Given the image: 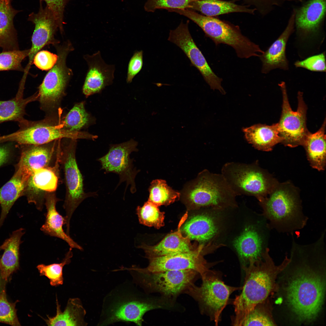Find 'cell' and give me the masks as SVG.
<instances>
[{
  "instance_id": "6da1fadb",
  "label": "cell",
  "mask_w": 326,
  "mask_h": 326,
  "mask_svg": "<svg viewBox=\"0 0 326 326\" xmlns=\"http://www.w3.org/2000/svg\"><path fill=\"white\" fill-rule=\"evenodd\" d=\"M259 203L271 230L292 235L306 225L308 218L296 190L289 183L277 182Z\"/></svg>"
},
{
  "instance_id": "7a4b0ae2",
  "label": "cell",
  "mask_w": 326,
  "mask_h": 326,
  "mask_svg": "<svg viewBox=\"0 0 326 326\" xmlns=\"http://www.w3.org/2000/svg\"><path fill=\"white\" fill-rule=\"evenodd\" d=\"M268 248L256 260L250 259L246 265H242L245 277L242 292L233 301L235 315L232 324L242 326L246 317L258 304L263 302L269 294L272 282L268 271L272 261Z\"/></svg>"
},
{
  "instance_id": "3957f363",
  "label": "cell",
  "mask_w": 326,
  "mask_h": 326,
  "mask_svg": "<svg viewBox=\"0 0 326 326\" xmlns=\"http://www.w3.org/2000/svg\"><path fill=\"white\" fill-rule=\"evenodd\" d=\"M181 195L189 209L207 207L222 211L238 206L237 196L221 174L212 173L206 169L187 184Z\"/></svg>"
},
{
  "instance_id": "277c9868",
  "label": "cell",
  "mask_w": 326,
  "mask_h": 326,
  "mask_svg": "<svg viewBox=\"0 0 326 326\" xmlns=\"http://www.w3.org/2000/svg\"><path fill=\"white\" fill-rule=\"evenodd\" d=\"M171 11L184 16L196 24L216 46L222 43L231 46L240 58L259 57V54L264 52L258 45L242 34L238 26L188 9H173Z\"/></svg>"
},
{
  "instance_id": "5b68a950",
  "label": "cell",
  "mask_w": 326,
  "mask_h": 326,
  "mask_svg": "<svg viewBox=\"0 0 326 326\" xmlns=\"http://www.w3.org/2000/svg\"><path fill=\"white\" fill-rule=\"evenodd\" d=\"M290 281L287 289V302L292 311L302 321L315 318L323 301L324 286L318 275L309 271L301 272Z\"/></svg>"
},
{
  "instance_id": "8992f818",
  "label": "cell",
  "mask_w": 326,
  "mask_h": 326,
  "mask_svg": "<svg viewBox=\"0 0 326 326\" xmlns=\"http://www.w3.org/2000/svg\"><path fill=\"white\" fill-rule=\"evenodd\" d=\"M221 174L237 196H253L259 202L269 194L277 182L257 161L249 164L227 162L222 166Z\"/></svg>"
},
{
  "instance_id": "52a82bcc",
  "label": "cell",
  "mask_w": 326,
  "mask_h": 326,
  "mask_svg": "<svg viewBox=\"0 0 326 326\" xmlns=\"http://www.w3.org/2000/svg\"><path fill=\"white\" fill-rule=\"evenodd\" d=\"M201 276L202 283L200 286L193 284L184 292L198 302L201 312L208 316L217 325L230 295L235 291L241 290L242 286L236 287L226 285L220 272L209 269Z\"/></svg>"
},
{
  "instance_id": "ba28073f",
  "label": "cell",
  "mask_w": 326,
  "mask_h": 326,
  "mask_svg": "<svg viewBox=\"0 0 326 326\" xmlns=\"http://www.w3.org/2000/svg\"><path fill=\"white\" fill-rule=\"evenodd\" d=\"M50 118L33 121L24 119L18 122L19 129L6 135L7 142H14L21 145H38L62 139H93L94 136L88 133L72 132L65 129L62 122Z\"/></svg>"
},
{
  "instance_id": "9c48e42d",
  "label": "cell",
  "mask_w": 326,
  "mask_h": 326,
  "mask_svg": "<svg viewBox=\"0 0 326 326\" xmlns=\"http://www.w3.org/2000/svg\"><path fill=\"white\" fill-rule=\"evenodd\" d=\"M54 46L58 56L57 61L46 75L37 92L41 108L49 111L55 109L59 104L72 75V70L66 63L67 56L73 49L72 44L67 41Z\"/></svg>"
},
{
  "instance_id": "30bf717a",
  "label": "cell",
  "mask_w": 326,
  "mask_h": 326,
  "mask_svg": "<svg viewBox=\"0 0 326 326\" xmlns=\"http://www.w3.org/2000/svg\"><path fill=\"white\" fill-rule=\"evenodd\" d=\"M76 140L69 139L68 142L61 143L59 155L66 189L63 206L66 212L67 233H69L70 221L74 212L89 196L84 191L82 177L76 161Z\"/></svg>"
},
{
  "instance_id": "8fae6325",
  "label": "cell",
  "mask_w": 326,
  "mask_h": 326,
  "mask_svg": "<svg viewBox=\"0 0 326 326\" xmlns=\"http://www.w3.org/2000/svg\"><path fill=\"white\" fill-rule=\"evenodd\" d=\"M282 95V112L277 123L279 135L282 139L281 143L285 146L295 147L302 145L310 132L307 127V107L303 97V93L297 94L298 107L293 111L289 104L285 83L279 84Z\"/></svg>"
},
{
  "instance_id": "7c38bea8",
  "label": "cell",
  "mask_w": 326,
  "mask_h": 326,
  "mask_svg": "<svg viewBox=\"0 0 326 326\" xmlns=\"http://www.w3.org/2000/svg\"><path fill=\"white\" fill-rule=\"evenodd\" d=\"M223 246L210 242L206 244H199L195 249L191 251L154 257L149 259L147 267L140 268L142 271L153 272L167 270H179L191 269L200 276L209 269L213 263H208L204 256L213 253Z\"/></svg>"
},
{
  "instance_id": "4fadbf2b",
  "label": "cell",
  "mask_w": 326,
  "mask_h": 326,
  "mask_svg": "<svg viewBox=\"0 0 326 326\" xmlns=\"http://www.w3.org/2000/svg\"><path fill=\"white\" fill-rule=\"evenodd\" d=\"M129 269L137 273L140 282L145 287L168 298L176 297L184 292L200 275L191 269L153 272L144 271L139 268Z\"/></svg>"
},
{
  "instance_id": "5bb4252c",
  "label": "cell",
  "mask_w": 326,
  "mask_h": 326,
  "mask_svg": "<svg viewBox=\"0 0 326 326\" xmlns=\"http://www.w3.org/2000/svg\"><path fill=\"white\" fill-rule=\"evenodd\" d=\"M189 20L186 23L181 21L176 29L170 30L168 40L182 50L211 89L218 90L224 94L225 91L221 86L222 79L213 72L196 45L189 30Z\"/></svg>"
},
{
  "instance_id": "9a60e30c",
  "label": "cell",
  "mask_w": 326,
  "mask_h": 326,
  "mask_svg": "<svg viewBox=\"0 0 326 326\" xmlns=\"http://www.w3.org/2000/svg\"><path fill=\"white\" fill-rule=\"evenodd\" d=\"M137 143L133 140L120 144L113 145L108 152L99 159L102 169L107 172L118 174L120 182L126 181L131 185L133 193L136 191L135 178L137 173L133 169V162L129 157L130 154L137 150Z\"/></svg>"
},
{
  "instance_id": "2e32d148",
  "label": "cell",
  "mask_w": 326,
  "mask_h": 326,
  "mask_svg": "<svg viewBox=\"0 0 326 326\" xmlns=\"http://www.w3.org/2000/svg\"><path fill=\"white\" fill-rule=\"evenodd\" d=\"M35 25V28L31 37L32 45L28 55L29 62L24 69V74L27 75L31 66L33 64L34 57L36 54L45 46L52 44L55 45L59 43L55 36L59 30V24L54 15L48 8L42 7L39 8L36 13L32 12L28 19Z\"/></svg>"
},
{
  "instance_id": "e0dca14e",
  "label": "cell",
  "mask_w": 326,
  "mask_h": 326,
  "mask_svg": "<svg viewBox=\"0 0 326 326\" xmlns=\"http://www.w3.org/2000/svg\"><path fill=\"white\" fill-rule=\"evenodd\" d=\"M59 154L53 166L35 170L27 181L23 193L29 203H33L39 210H42L47 192H54L57 187L59 167Z\"/></svg>"
},
{
  "instance_id": "ac0fdd59",
  "label": "cell",
  "mask_w": 326,
  "mask_h": 326,
  "mask_svg": "<svg viewBox=\"0 0 326 326\" xmlns=\"http://www.w3.org/2000/svg\"><path fill=\"white\" fill-rule=\"evenodd\" d=\"M60 139L43 144L24 146L17 168L28 179L35 170L50 166L56 157L60 148Z\"/></svg>"
},
{
  "instance_id": "d6986e66",
  "label": "cell",
  "mask_w": 326,
  "mask_h": 326,
  "mask_svg": "<svg viewBox=\"0 0 326 326\" xmlns=\"http://www.w3.org/2000/svg\"><path fill=\"white\" fill-rule=\"evenodd\" d=\"M88 69L82 88L83 94L88 97L99 93L112 84L114 78L115 66L107 64L102 59L100 51L92 55L84 56Z\"/></svg>"
},
{
  "instance_id": "ffe728a7",
  "label": "cell",
  "mask_w": 326,
  "mask_h": 326,
  "mask_svg": "<svg viewBox=\"0 0 326 326\" xmlns=\"http://www.w3.org/2000/svg\"><path fill=\"white\" fill-rule=\"evenodd\" d=\"M300 7L294 8L295 25L298 34L304 37L318 33L326 15V0H307Z\"/></svg>"
},
{
  "instance_id": "44dd1931",
  "label": "cell",
  "mask_w": 326,
  "mask_h": 326,
  "mask_svg": "<svg viewBox=\"0 0 326 326\" xmlns=\"http://www.w3.org/2000/svg\"><path fill=\"white\" fill-rule=\"evenodd\" d=\"M162 307L160 304L136 299L118 301L113 303L108 309L107 318L103 324L123 321L133 322L137 325H141L145 313Z\"/></svg>"
},
{
  "instance_id": "7402d4cb",
  "label": "cell",
  "mask_w": 326,
  "mask_h": 326,
  "mask_svg": "<svg viewBox=\"0 0 326 326\" xmlns=\"http://www.w3.org/2000/svg\"><path fill=\"white\" fill-rule=\"evenodd\" d=\"M219 227L215 217L208 213H202L187 218L180 229L183 235L190 240L206 244L213 241L217 237Z\"/></svg>"
},
{
  "instance_id": "603a6c76",
  "label": "cell",
  "mask_w": 326,
  "mask_h": 326,
  "mask_svg": "<svg viewBox=\"0 0 326 326\" xmlns=\"http://www.w3.org/2000/svg\"><path fill=\"white\" fill-rule=\"evenodd\" d=\"M295 16L293 9L284 30L268 49L260 55L262 63V73L267 74L277 68L288 69V62L286 56V49L289 37L294 31Z\"/></svg>"
},
{
  "instance_id": "cb8c5ba5",
  "label": "cell",
  "mask_w": 326,
  "mask_h": 326,
  "mask_svg": "<svg viewBox=\"0 0 326 326\" xmlns=\"http://www.w3.org/2000/svg\"><path fill=\"white\" fill-rule=\"evenodd\" d=\"M187 217L186 213L180 222L177 230L168 235L158 243L153 246L144 244L140 246L148 259L189 252L198 247L199 244L193 245L191 240L184 236L181 231V226Z\"/></svg>"
},
{
  "instance_id": "d4e9b609",
  "label": "cell",
  "mask_w": 326,
  "mask_h": 326,
  "mask_svg": "<svg viewBox=\"0 0 326 326\" xmlns=\"http://www.w3.org/2000/svg\"><path fill=\"white\" fill-rule=\"evenodd\" d=\"M54 192H47L45 196L44 204L46 209V219L40 230L45 234L57 237L66 241L70 248L82 251L83 248L65 233L63 225L66 222L65 217L62 216L57 211V203L60 201Z\"/></svg>"
},
{
  "instance_id": "484cf974",
  "label": "cell",
  "mask_w": 326,
  "mask_h": 326,
  "mask_svg": "<svg viewBox=\"0 0 326 326\" xmlns=\"http://www.w3.org/2000/svg\"><path fill=\"white\" fill-rule=\"evenodd\" d=\"M264 236L252 225H248L234 240V245L242 265L256 260L267 248Z\"/></svg>"
},
{
  "instance_id": "4316f807",
  "label": "cell",
  "mask_w": 326,
  "mask_h": 326,
  "mask_svg": "<svg viewBox=\"0 0 326 326\" xmlns=\"http://www.w3.org/2000/svg\"><path fill=\"white\" fill-rule=\"evenodd\" d=\"M242 131L248 142L258 150L270 151L276 145L282 142L277 123L271 125L256 124L244 128Z\"/></svg>"
},
{
  "instance_id": "83f0119b",
  "label": "cell",
  "mask_w": 326,
  "mask_h": 326,
  "mask_svg": "<svg viewBox=\"0 0 326 326\" xmlns=\"http://www.w3.org/2000/svg\"><path fill=\"white\" fill-rule=\"evenodd\" d=\"M25 233L22 228L14 231L0 246L4 250L0 259V276L5 281L19 268V248L22 242L21 238Z\"/></svg>"
},
{
  "instance_id": "f1b7e54d",
  "label": "cell",
  "mask_w": 326,
  "mask_h": 326,
  "mask_svg": "<svg viewBox=\"0 0 326 326\" xmlns=\"http://www.w3.org/2000/svg\"><path fill=\"white\" fill-rule=\"evenodd\" d=\"M19 11L12 7L11 0H0V47L3 51L19 50L13 24Z\"/></svg>"
},
{
  "instance_id": "f546056e",
  "label": "cell",
  "mask_w": 326,
  "mask_h": 326,
  "mask_svg": "<svg viewBox=\"0 0 326 326\" xmlns=\"http://www.w3.org/2000/svg\"><path fill=\"white\" fill-rule=\"evenodd\" d=\"M56 312L53 317L47 316L44 319L48 326H85L87 324L84 320L86 312L78 298H70L64 311L61 309L56 298Z\"/></svg>"
},
{
  "instance_id": "4dcf8cb0",
  "label": "cell",
  "mask_w": 326,
  "mask_h": 326,
  "mask_svg": "<svg viewBox=\"0 0 326 326\" xmlns=\"http://www.w3.org/2000/svg\"><path fill=\"white\" fill-rule=\"evenodd\" d=\"M326 119L316 132H309L302 145L311 166L318 171L324 170L326 166Z\"/></svg>"
},
{
  "instance_id": "1f68e13d",
  "label": "cell",
  "mask_w": 326,
  "mask_h": 326,
  "mask_svg": "<svg viewBox=\"0 0 326 326\" xmlns=\"http://www.w3.org/2000/svg\"><path fill=\"white\" fill-rule=\"evenodd\" d=\"M235 0H203L191 2L188 9L200 12L204 15L214 17L234 12H243L252 14L256 9L249 8V5H240L235 3Z\"/></svg>"
},
{
  "instance_id": "d6a6232c",
  "label": "cell",
  "mask_w": 326,
  "mask_h": 326,
  "mask_svg": "<svg viewBox=\"0 0 326 326\" xmlns=\"http://www.w3.org/2000/svg\"><path fill=\"white\" fill-rule=\"evenodd\" d=\"M26 182L20 170L17 168L11 178L0 188V227L15 202L23 195Z\"/></svg>"
},
{
  "instance_id": "836d02e7",
  "label": "cell",
  "mask_w": 326,
  "mask_h": 326,
  "mask_svg": "<svg viewBox=\"0 0 326 326\" xmlns=\"http://www.w3.org/2000/svg\"><path fill=\"white\" fill-rule=\"evenodd\" d=\"M38 98L37 92L25 98H23V94H17L10 100L0 101V124L11 121L18 122L24 119L27 104L38 100Z\"/></svg>"
},
{
  "instance_id": "e575fe53",
  "label": "cell",
  "mask_w": 326,
  "mask_h": 326,
  "mask_svg": "<svg viewBox=\"0 0 326 326\" xmlns=\"http://www.w3.org/2000/svg\"><path fill=\"white\" fill-rule=\"evenodd\" d=\"M149 201L158 206H167L178 199L181 193L169 186L165 181L161 179L153 181L149 188Z\"/></svg>"
},
{
  "instance_id": "d590c367",
  "label": "cell",
  "mask_w": 326,
  "mask_h": 326,
  "mask_svg": "<svg viewBox=\"0 0 326 326\" xmlns=\"http://www.w3.org/2000/svg\"><path fill=\"white\" fill-rule=\"evenodd\" d=\"M84 105V102L76 104L66 115L62 121L65 129L70 132H79L88 124L90 117Z\"/></svg>"
},
{
  "instance_id": "8d00e7d4",
  "label": "cell",
  "mask_w": 326,
  "mask_h": 326,
  "mask_svg": "<svg viewBox=\"0 0 326 326\" xmlns=\"http://www.w3.org/2000/svg\"><path fill=\"white\" fill-rule=\"evenodd\" d=\"M72 249L70 248L62 262L59 263H54L48 265L40 264L37 266V268L40 276L47 277L49 280L51 286H56L63 284V267L65 265L69 264L71 262V259L73 256Z\"/></svg>"
},
{
  "instance_id": "74e56055",
  "label": "cell",
  "mask_w": 326,
  "mask_h": 326,
  "mask_svg": "<svg viewBox=\"0 0 326 326\" xmlns=\"http://www.w3.org/2000/svg\"><path fill=\"white\" fill-rule=\"evenodd\" d=\"M158 207L149 200L142 206H138L136 213L140 223L157 229L163 226L165 213L161 212Z\"/></svg>"
},
{
  "instance_id": "f35d334b",
  "label": "cell",
  "mask_w": 326,
  "mask_h": 326,
  "mask_svg": "<svg viewBox=\"0 0 326 326\" xmlns=\"http://www.w3.org/2000/svg\"><path fill=\"white\" fill-rule=\"evenodd\" d=\"M30 49L4 51L0 53V71L16 70L24 71L22 61L28 56Z\"/></svg>"
},
{
  "instance_id": "ab89813d",
  "label": "cell",
  "mask_w": 326,
  "mask_h": 326,
  "mask_svg": "<svg viewBox=\"0 0 326 326\" xmlns=\"http://www.w3.org/2000/svg\"><path fill=\"white\" fill-rule=\"evenodd\" d=\"M17 302H9L7 298L5 288L2 290L0 293V322L14 326L21 325L15 308Z\"/></svg>"
},
{
  "instance_id": "60d3db41",
  "label": "cell",
  "mask_w": 326,
  "mask_h": 326,
  "mask_svg": "<svg viewBox=\"0 0 326 326\" xmlns=\"http://www.w3.org/2000/svg\"><path fill=\"white\" fill-rule=\"evenodd\" d=\"M200 0H147L144 8L147 12H151L159 9H165L168 11L189 9L191 2Z\"/></svg>"
},
{
  "instance_id": "b9f144b4",
  "label": "cell",
  "mask_w": 326,
  "mask_h": 326,
  "mask_svg": "<svg viewBox=\"0 0 326 326\" xmlns=\"http://www.w3.org/2000/svg\"><path fill=\"white\" fill-rule=\"evenodd\" d=\"M244 3L250 6L253 5L262 16L268 14L275 7L282 6L287 2H301L302 0H241Z\"/></svg>"
},
{
  "instance_id": "7bdbcfd3",
  "label": "cell",
  "mask_w": 326,
  "mask_h": 326,
  "mask_svg": "<svg viewBox=\"0 0 326 326\" xmlns=\"http://www.w3.org/2000/svg\"><path fill=\"white\" fill-rule=\"evenodd\" d=\"M294 65L296 67L302 68L312 71L325 72V53L323 52L302 60L297 61Z\"/></svg>"
},
{
  "instance_id": "ee69618b",
  "label": "cell",
  "mask_w": 326,
  "mask_h": 326,
  "mask_svg": "<svg viewBox=\"0 0 326 326\" xmlns=\"http://www.w3.org/2000/svg\"><path fill=\"white\" fill-rule=\"evenodd\" d=\"M273 323L257 304L245 318L242 326H273Z\"/></svg>"
},
{
  "instance_id": "f6af8a7d",
  "label": "cell",
  "mask_w": 326,
  "mask_h": 326,
  "mask_svg": "<svg viewBox=\"0 0 326 326\" xmlns=\"http://www.w3.org/2000/svg\"><path fill=\"white\" fill-rule=\"evenodd\" d=\"M58 58L57 54L46 50H40L34 56L33 64L40 70H49L56 63Z\"/></svg>"
},
{
  "instance_id": "bcb514c9",
  "label": "cell",
  "mask_w": 326,
  "mask_h": 326,
  "mask_svg": "<svg viewBox=\"0 0 326 326\" xmlns=\"http://www.w3.org/2000/svg\"><path fill=\"white\" fill-rule=\"evenodd\" d=\"M45 2L46 5L53 14L60 28V32H64V12L65 7L69 0H41Z\"/></svg>"
},
{
  "instance_id": "7dc6e473",
  "label": "cell",
  "mask_w": 326,
  "mask_h": 326,
  "mask_svg": "<svg viewBox=\"0 0 326 326\" xmlns=\"http://www.w3.org/2000/svg\"><path fill=\"white\" fill-rule=\"evenodd\" d=\"M143 52L142 50L135 52L131 58L128 66L126 81L131 83L133 78L141 70L143 65Z\"/></svg>"
},
{
  "instance_id": "c3c4849f",
  "label": "cell",
  "mask_w": 326,
  "mask_h": 326,
  "mask_svg": "<svg viewBox=\"0 0 326 326\" xmlns=\"http://www.w3.org/2000/svg\"><path fill=\"white\" fill-rule=\"evenodd\" d=\"M11 155V149L7 145H0V167L6 163Z\"/></svg>"
},
{
  "instance_id": "681fc988",
  "label": "cell",
  "mask_w": 326,
  "mask_h": 326,
  "mask_svg": "<svg viewBox=\"0 0 326 326\" xmlns=\"http://www.w3.org/2000/svg\"><path fill=\"white\" fill-rule=\"evenodd\" d=\"M5 136H0V144L5 142Z\"/></svg>"
},
{
  "instance_id": "f907efd6",
  "label": "cell",
  "mask_w": 326,
  "mask_h": 326,
  "mask_svg": "<svg viewBox=\"0 0 326 326\" xmlns=\"http://www.w3.org/2000/svg\"><path fill=\"white\" fill-rule=\"evenodd\" d=\"M1 277H0V293L2 290V284Z\"/></svg>"
},
{
  "instance_id": "816d5d0a",
  "label": "cell",
  "mask_w": 326,
  "mask_h": 326,
  "mask_svg": "<svg viewBox=\"0 0 326 326\" xmlns=\"http://www.w3.org/2000/svg\"><path fill=\"white\" fill-rule=\"evenodd\" d=\"M307 0H302V2H304L305 1H306Z\"/></svg>"
},
{
  "instance_id": "f5cc1de1",
  "label": "cell",
  "mask_w": 326,
  "mask_h": 326,
  "mask_svg": "<svg viewBox=\"0 0 326 326\" xmlns=\"http://www.w3.org/2000/svg\"><path fill=\"white\" fill-rule=\"evenodd\" d=\"M2 250V249L1 248V247H0V251H1Z\"/></svg>"
}]
</instances>
